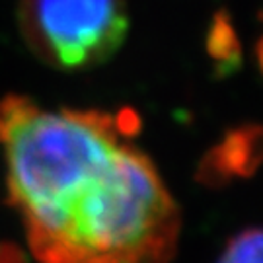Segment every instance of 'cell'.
<instances>
[{
    "instance_id": "1",
    "label": "cell",
    "mask_w": 263,
    "mask_h": 263,
    "mask_svg": "<svg viewBox=\"0 0 263 263\" xmlns=\"http://www.w3.org/2000/svg\"><path fill=\"white\" fill-rule=\"evenodd\" d=\"M117 117L0 100L8 189L39 263H168L179 213Z\"/></svg>"
},
{
    "instance_id": "2",
    "label": "cell",
    "mask_w": 263,
    "mask_h": 263,
    "mask_svg": "<svg viewBox=\"0 0 263 263\" xmlns=\"http://www.w3.org/2000/svg\"><path fill=\"white\" fill-rule=\"evenodd\" d=\"M18 18L33 55L61 70L105 63L129 31L125 0H20Z\"/></svg>"
},
{
    "instance_id": "3",
    "label": "cell",
    "mask_w": 263,
    "mask_h": 263,
    "mask_svg": "<svg viewBox=\"0 0 263 263\" xmlns=\"http://www.w3.org/2000/svg\"><path fill=\"white\" fill-rule=\"evenodd\" d=\"M207 53L215 61L218 74H230L242 65V47L234 26L224 10L216 12L209 26Z\"/></svg>"
},
{
    "instance_id": "4",
    "label": "cell",
    "mask_w": 263,
    "mask_h": 263,
    "mask_svg": "<svg viewBox=\"0 0 263 263\" xmlns=\"http://www.w3.org/2000/svg\"><path fill=\"white\" fill-rule=\"evenodd\" d=\"M261 232L250 228L228 244L218 263H261Z\"/></svg>"
}]
</instances>
